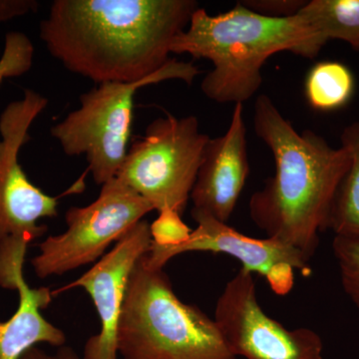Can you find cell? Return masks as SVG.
<instances>
[{
    "instance_id": "obj_1",
    "label": "cell",
    "mask_w": 359,
    "mask_h": 359,
    "mask_svg": "<svg viewBox=\"0 0 359 359\" xmlns=\"http://www.w3.org/2000/svg\"><path fill=\"white\" fill-rule=\"evenodd\" d=\"M194 0H55L39 36L66 69L97 84L136 83L171 60Z\"/></svg>"
},
{
    "instance_id": "obj_2",
    "label": "cell",
    "mask_w": 359,
    "mask_h": 359,
    "mask_svg": "<svg viewBox=\"0 0 359 359\" xmlns=\"http://www.w3.org/2000/svg\"><path fill=\"white\" fill-rule=\"evenodd\" d=\"M252 123L273 154L276 172L250 198V218L266 237L294 248L311 261L320 231L327 230L351 155L313 131H297L264 94L256 99Z\"/></svg>"
},
{
    "instance_id": "obj_3",
    "label": "cell",
    "mask_w": 359,
    "mask_h": 359,
    "mask_svg": "<svg viewBox=\"0 0 359 359\" xmlns=\"http://www.w3.org/2000/svg\"><path fill=\"white\" fill-rule=\"evenodd\" d=\"M323 46L299 13L269 18L238 2L217 15L196 9L188 27L174 39L171 53L211 61L212 69L201 83L210 100L244 104L261 87L262 68L271 55L290 51L314 58Z\"/></svg>"
},
{
    "instance_id": "obj_4",
    "label": "cell",
    "mask_w": 359,
    "mask_h": 359,
    "mask_svg": "<svg viewBox=\"0 0 359 359\" xmlns=\"http://www.w3.org/2000/svg\"><path fill=\"white\" fill-rule=\"evenodd\" d=\"M121 359H237L216 321L175 294L164 269L137 263L116 334Z\"/></svg>"
},
{
    "instance_id": "obj_5",
    "label": "cell",
    "mask_w": 359,
    "mask_h": 359,
    "mask_svg": "<svg viewBox=\"0 0 359 359\" xmlns=\"http://www.w3.org/2000/svg\"><path fill=\"white\" fill-rule=\"evenodd\" d=\"M200 74L191 62L172 59L152 78L136 83H102L80 96V107L50 130L65 155L85 156L97 185L115 179L128 153L137 90L177 79L192 85Z\"/></svg>"
},
{
    "instance_id": "obj_6",
    "label": "cell",
    "mask_w": 359,
    "mask_h": 359,
    "mask_svg": "<svg viewBox=\"0 0 359 359\" xmlns=\"http://www.w3.org/2000/svg\"><path fill=\"white\" fill-rule=\"evenodd\" d=\"M210 137L196 116L167 114L129 148L116 179L154 207L185 211Z\"/></svg>"
},
{
    "instance_id": "obj_7",
    "label": "cell",
    "mask_w": 359,
    "mask_h": 359,
    "mask_svg": "<svg viewBox=\"0 0 359 359\" xmlns=\"http://www.w3.org/2000/svg\"><path fill=\"white\" fill-rule=\"evenodd\" d=\"M154 207L118 179L104 184L99 197L86 207H72L65 215L67 230L40 243L32 264L39 278L61 276L98 262Z\"/></svg>"
},
{
    "instance_id": "obj_8",
    "label": "cell",
    "mask_w": 359,
    "mask_h": 359,
    "mask_svg": "<svg viewBox=\"0 0 359 359\" xmlns=\"http://www.w3.org/2000/svg\"><path fill=\"white\" fill-rule=\"evenodd\" d=\"M48 105L39 92L25 89L0 115V242L14 238L32 244L48 231L40 219L58 215V198L42 192L26 176L18 161L22 146L30 140L32 123Z\"/></svg>"
},
{
    "instance_id": "obj_9",
    "label": "cell",
    "mask_w": 359,
    "mask_h": 359,
    "mask_svg": "<svg viewBox=\"0 0 359 359\" xmlns=\"http://www.w3.org/2000/svg\"><path fill=\"white\" fill-rule=\"evenodd\" d=\"M215 321L231 353L245 359H323V342L311 328L287 330L268 316L254 273L241 268L215 309Z\"/></svg>"
},
{
    "instance_id": "obj_10",
    "label": "cell",
    "mask_w": 359,
    "mask_h": 359,
    "mask_svg": "<svg viewBox=\"0 0 359 359\" xmlns=\"http://www.w3.org/2000/svg\"><path fill=\"white\" fill-rule=\"evenodd\" d=\"M197 228L184 244L161 248L153 244L144 256L148 268L163 269L170 259L186 252H208L228 255L242 263V268L266 278L276 294H289L294 285V271L311 275L309 261L299 250L273 238H255L238 233L226 223L192 210Z\"/></svg>"
},
{
    "instance_id": "obj_11",
    "label": "cell",
    "mask_w": 359,
    "mask_h": 359,
    "mask_svg": "<svg viewBox=\"0 0 359 359\" xmlns=\"http://www.w3.org/2000/svg\"><path fill=\"white\" fill-rule=\"evenodd\" d=\"M152 242L150 224L142 219L81 278L56 292H52L55 295L73 287H83L93 301L100 318L101 330L87 340L82 358L118 359L116 334L130 276L137 263L148 254Z\"/></svg>"
},
{
    "instance_id": "obj_12",
    "label": "cell",
    "mask_w": 359,
    "mask_h": 359,
    "mask_svg": "<svg viewBox=\"0 0 359 359\" xmlns=\"http://www.w3.org/2000/svg\"><path fill=\"white\" fill-rule=\"evenodd\" d=\"M250 174L244 104H235L223 136L210 138L191 193L195 211L226 223Z\"/></svg>"
},
{
    "instance_id": "obj_13",
    "label": "cell",
    "mask_w": 359,
    "mask_h": 359,
    "mask_svg": "<svg viewBox=\"0 0 359 359\" xmlns=\"http://www.w3.org/2000/svg\"><path fill=\"white\" fill-rule=\"evenodd\" d=\"M28 245L13 238L0 242V287L18 290L20 294L15 313L0 323V359H20L37 344L61 347L66 342L65 332L40 313L52 302L50 289H32L26 283L23 264Z\"/></svg>"
},
{
    "instance_id": "obj_14",
    "label": "cell",
    "mask_w": 359,
    "mask_h": 359,
    "mask_svg": "<svg viewBox=\"0 0 359 359\" xmlns=\"http://www.w3.org/2000/svg\"><path fill=\"white\" fill-rule=\"evenodd\" d=\"M299 14L323 44L342 40L359 51V0H311Z\"/></svg>"
},
{
    "instance_id": "obj_15",
    "label": "cell",
    "mask_w": 359,
    "mask_h": 359,
    "mask_svg": "<svg viewBox=\"0 0 359 359\" xmlns=\"http://www.w3.org/2000/svg\"><path fill=\"white\" fill-rule=\"evenodd\" d=\"M341 146L351 155V166L335 194L327 230L334 235L359 233V122L344 130Z\"/></svg>"
},
{
    "instance_id": "obj_16",
    "label": "cell",
    "mask_w": 359,
    "mask_h": 359,
    "mask_svg": "<svg viewBox=\"0 0 359 359\" xmlns=\"http://www.w3.org/2000/svg\"><path fill=\"white\" fill-rule=\"evenodd\" d=\"M304 89L309 105L313 109L337 110L351 100L354 91V77L342 63L323 61L309 71Z\"/></svg>"
},
{
    "instance_id": "obj_17",
    "label": "cell",
    "mask_w": 359,
    "mask_h": 359,
    "mask_svg": "<svg viewBox=\"0 0 359 359\" xmlns=\"http://www.w3.org/2000/svg\"><path fill=\"white\" fill-rule=\"evenodd\" d=\"M332 250L342 287L359 313V233L335 235Z\"/></svg>"
},
{
    "instance_id": "obj_18",
    "label": "cell",
    "mask_w": 359,
    "mask_h": 359,
    "mask_svg": "<svg viewBox=\"0 0 359 359\" xmlns=\"http://www.w3.org/2000/svg\"><path fill=\"white\" fill-rule=\"evenodd\" d=\"M34 55L32 42L21 32L6 36L4 55L0 59V84L6 78L20 77L32 68Z\"/></svg>"
},
{
    "instance_id": "obj_19",
    "label": "cell",
    "mask_w": 359,
    "mask_h": 359,
    "mask_svg": "<svg viewBox=\"0 0 359 359\" xmlns=\"http://www.w3.org/2000/svg\"><path fill=\"white\" fill-rule=\"evenodd\" d=\"M158 212L157 219L150 224L153 244L161 248H173L186 243L193 230L182 219L181 214L169 207Z\"/></svg>"
},
{
    "instance_id": "obj_20",
    "label": "cell",
    "mask_w": 359,
    "mask_h": 359,
    "mask_svg": "<svg viewBox=\"0 0 359 359\" xmlns=\"http://www.w3.org/2000/svg\"><path fill=\"white\" fill-rule=\"evenodd\" d=\"M240 2L254 13L276 18L297 15L306 4L304 0H245Z\"/></svg>"
},
{
    "instance_id": "obj_21",
    "label": "cell",
    "mask_w": 359,
    "mask_h": 359,
    "mask_svg": "<svg viewBox=\"0 0 359 359\" xmlns=\"http://www.w3.org/2000/svg\"><path fill=\"white\" fill-rule=\"evenodd\" d=\"M39 6V2L32 0H0V21H8L36 11Z\"/></svg>"
},
{
    "instance_id": "obj_22",
    "label": "cell",
    "mask_w": 359,
    "mask_h": 359,
    "mask_svg": "<svg viewBox=\"0 0 359 359\" xmlns=\"http://www.w3.org/2000/svg\"><path fill=\"white\" fill-rule=\"evenodd\" d=\"M20 359H83L79 358L74 349L68 346L59 347L55 353H47L39 347L34 346L26 351Z\"/></svg>"
}]
</instances>
